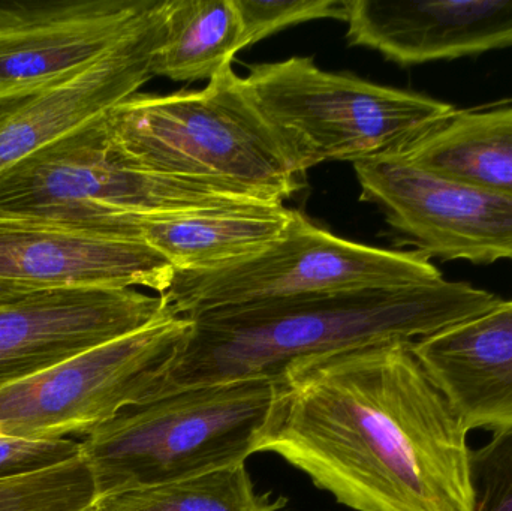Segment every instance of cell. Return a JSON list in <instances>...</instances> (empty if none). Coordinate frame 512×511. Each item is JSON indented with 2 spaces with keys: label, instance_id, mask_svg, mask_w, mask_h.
<instances>
[{
  "label": "cell",
  "instance_id": "6da1fadb",
  "mask_svg": "<svg viewBox=\"0 0 512 511\" xmlns=\"http://www.w3.org/2000/svg\"><path fill=\"white\" fill-rule=\"evenodd\" d=\"M282 380L261 452L355 511L474 510L469 429L412 344L303 360Z\"/></svg>",
  "mask_w": 512,
  "mask_h": 511
},
{
  "label": "cell",
  "instance_id": "7a4b0ae2",
  "mask_svg": "<svg viewBox=\"0 0 512 511\" xmlns=\"http://www.w3.org/2000/svg\"><path fill=\"white\" fill-rule=\"evenodd\" d=\"M501 302L468 282L442 279L204 312L189 317L191 332L158 395L231 381L277 380L303 360L414 344Z\"/></svg>",
  "mask_w": 512,
  "mask_h": 511
},
{
  "label": "cell",
  "instance_id": "3957f363",
  "mask_svg": "<svg viewBox=\"0 0 512 511\" xmlns=\"http://www.w3.org/2000/svg\"><path fill=\"white\" fill-rule=\"evenodd\" d=\"M283 380L188 387L123 408L81 450L99 497L152 488L245 464L273 426Z\"/></svg>",
  "mask_w": 512,
  "mask_h": 511
},
{
  "label": "cell",
  "instance_id": "277c9868",
  "mask_svg": "<svg viewBox=\"0 0 512 511\" xmlns=\"http://www.w3.org/2000/svg\"><path fill=\"white\" fill-rule=\"evenodd\" d=\"M274 204L230 186L129 167L104 116L0 173V221H29L138 239L147 219Z\"/></svg>",
  "mask_w": 512,
  "mask_h": 511
},
{
  "label": "cell",
  "instance_id": "5b68a950",
  "mask_svg": "<svg viewBox=\"0 0 512 511\" xmlns=\"http://www.w3.org/2000/svg\"><path fill=\"white\" fill-rule=\"evenodd\" d=\"M104 120L117 152L135 170L218 183L268 203L283 204L303 189L233 65L204 89L135 93Z\"/></svg>",
  "mask_w": 512,
  "mask_h": 511
},
{
  "label": "cell",
  "instance_id": "8992f818",
  "mask_svg": "<svg viewBox=\"0 0 512 511\" xmlns=\"http://www.w3.org/2000/svg\"><path fill=\"white\" fill-rule=\"evenodd\" d=\"M246 96L303 176L331 161L399 152L456 107L421 93L324 71L312 57L248 66Z\"/></svg>",
  "mask_w": 512,
  "mask_h": 511
},
{
  "label": "cell",
  "instance_id": "52a82bcc",
  "mask_svg": "<svg viewBox=\"0 0 512 511\" xmlns=\"http://www.w3.org/2000/svg\"><path fill=\"white\" fill-rule=\"evenodd\" d=\"M418 251L375 248L342 239L301 213L291 233L251 260L209 270L176 272L159 294L177 317L256 303L385 290L442 281Z\"/></svg>",
  "mask_w": 512,
  "mask_h": 511
},
{
  "label": "cell",
  "instance_id": "ba28073f",
  "mask_svg": "<svg viewBox=\"0 0 512 511\" xmlns=\"http://www.w3.org/2000/svg\"><path fill=\"white\" fill-rule=\"evenodd\" d=\"M191 327L189 318L170 317L5 387L0 435H89L123 408L155 398Z\"/></svg>",
  "mask_w": 512,
  "mask_h": 511
},
{
  "label": "cell",
  "instance_id": "9c48e42d",
  "mask_svg": "<svg viewBox=\"0 0 512 511\" xmlns=\"http://www.w3.org/2000/svg\"><path fill=\"white\" fill-rule=\"evenodd\" d=\"M361 201L427 258L512 260V198L412 164L399 153L354 162Z\"/></svg>",
  "mask_w": 512,
  "mask_h": 511
},
{
  "label": "cell",
  "instance_id": "30bf717a",
  "mask_svg": "<svg viewBox=\"0 0 512 511\" xmlns=\"http://www.w3.org/2000/svg\"><path fill=\"white\" fill-rule=\"evenodd\" d=\"M170 317L159 294L134 288L33 291L0 305V390Z\"/></svg>",
  "mask_w": 512,
  "mask_h": 511
},
{
  "label": "cell",
  "instance_id": "8fae6325",
  "mask_svg": "<svg viewBox=\"0 0 512 511\" xmlns=\"http://www.w3.org/2000/svg\"><path fill=\"white\" fill-rule=\"evenodd\" d=\"M161 0H0V99L77 74L135 32Z\"/></svg>",
  "mask_w": 512,
  "mask_h": 511
},
{
  "label": "cell",
  "instance_id": "7c38bea8",
  "mask_svg": "<svg viewBox=\"0 0 512 511\" xmlns=\"http://www.w3.org/2000/svg\"><path fill=\"white\" fill-rule=\"evenodd\" d=\"M164 0L113 50L77 74L0 99V173L131 98L152 74Z\"/></svg>",
  "mask_w": 512,
  "mask_h": 511
},
{
  "label": "cell",
  "instance_id": "4fadbf2b",
  "mask_svg": "<svg viewBox=\"0 0 512 511\" xmlns=\"http://www.w3.org/2000/svg\"><path fill=\"white\" fill-rule=\"evenodd\" d=\"M173 275V266L143 240L0 221L2 282L33 290L146 287L162 294Z\"/></svg>",
  "mask_w": 512,
  "mask_h": 511
},
{
  "label": "cell",
  "instance_id": "5bb4252c",
  "mask_svg": "<svg viewBox=\"0 0 512 511\" xmlns=\"http://www.w3.org/2000/svg\"><path fill=\"white\" fill-rule=\"evenodd\" d=\"M349 44L400 66L512 47V0H345Z\"/></svg>",
  "mask_w": 512,
  "mask_h": 511
},
{
  "label": "cell",
  "instance_id": "9a60e30c",
  "mask_svg": "<svg viewBox=\"0 0 512 511\" xmlns=\"http://www.w3.org/2000/svg\"><path fill=\"white\" fill-rule=\"evenodd\" d=\"M469 432L512 428V300L412 344Z\"/></svg>",
  "mask_w": 512,
  "mask_h": 511
},
{
  "label": "cell",
  "instance_id": "2e32d148",
  "mask_svg": "<svg viewBox=\"0 0 512 511\" xmlns=\"http://www.w3.org/2000/svg\"><path fill=\"white\" fill-rule=\"evenodd\" d=\"M300 215L283 204H258L167 216L144 221L138 239L176 272H209L267 251L291 233Z\"/></svg>",
  "mask_w": 512,
  "mask_h": 511
},
{
  "label": "cell",
  "instance_id": "e0dca14e",
  "mask_svg": "<svg viewBox=\"0 0 512 511\" xmlns=\"http://www.w3.org/2000/svg\"><path fill=\"white\" fill-rule=\"evenodd\" d=\"M394 153L426 170L512 198V107L456 110Z\"/></svg>",
  "mask_w": 512,
  "mask_h": 511
},
{
  "label": "cell",
  "instance_id": "ac0fdd59",
  "mask_svg": "<svg viewBox=\"0 0 512 511\" xmlns=\"http://www.w3.org/2000/svg\"><path fill=\"white\" fill-rule=\"evenodd\" d=\"M164 38L153 56V77L213 80L245 50L234 0H164Z\"/></svg>",
  "mask_w": 512,
  "mask_h": 511
},
{
  "label": "cell",
  "instance_id": "d6986e66",
  "mask_svg": "<svg viewBox=\"0 0 512 511\" xmlns=\"http://www.w3.org/2000/svg\"><path fill=\"white\" fill-rule=\"evenodd\" d=\"M285 498L258 494L246 464L104 498L98 511H282Z\"/></svg>",
  "mask_w": 512,
  "mask_h": 511
},
{
  "label": "cell",
  "instance_id": "ffe728a7",
  "mask_svg": "<svg viewBox=\"0 0 512 511\" xmlns=\"http://www.w3.org/2000/svg\"><path fill=\"white\" fill-rule=\"evenodd\" d=\"M95 474L83 455L42 473L0 480V511H98Z\"/></svg>",
  "mask_w": 512,
  "mask_h": 511
},
{
  "label": "cell",
  "instance_id": "44dd1931",
  "mask_svg": "<svg viewBox=\"0 0 512 511\" xmlns=\"http://www.w3.org/2000/svg\"><path fill=\"white\" fill-rule=\"evenodd\" d=\"M245 48L279 30L312 20H346L345 0H234Z\"/></svg>",
  "mask_w": 512,
  "mask_h": 511
},
{
  "label": "cell",
  "instance_id": "7402d4cb",
  "mask_svg": "<svg viewBox=\"0 0 512 511\" xmlns=\"http://www.w3.org/2000/svg\"><path fill=\"white\" fill-rule=\"evenodd\" d=\"M472 511H512V428L471 453Z\"/></svg>",
  "mask_w": 512,
  "mask_h": 511
},
{
  "label": "cell",
  "instance_id": "603a6c76",
  "mask_svg": "<svg viewBox=\"0 0 512 511\" xmlns=\"http://www.w3.org/2000/svg\"><path fill=\"white\" fill-rule=\"evenodd\" d=\"M81 455V443L66 438L29 440L0 435V480L42 473Z\"/></svg>",
  "mask_w": 512,
  "mask_h": 511
},
{
  "label": "cell",
  "instance_id": "cb8c5ba5",
  "mask_svg": "<svg viewBox=\"0 0 512 511\" xmlns=\"http://www.w3.org/2000/svg\"><path fill=\"white\" fill-rule=\"evenodd\" d=\"M33 291L41 290H33V288L24 287V285L0 281V305L14 302V300L21 299V297L27 296V294L33 293Z\"/></svg>",
  "mask_w": 512,
  "mask_h": 511
}]
</instances>
